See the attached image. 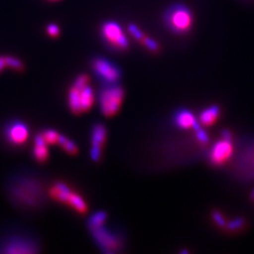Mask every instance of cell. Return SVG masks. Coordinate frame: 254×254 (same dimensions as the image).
<instances>
[{
	"label": "cell",
	"instance_id": "1",
	"mask_svg": "<svg viewBox=\"0 0 254 254\" xmlns=\"http://www.w3.org/2000/svg\"><path fill=\"white\" fill-rule=\"evenodd\" d=\"M163 18L167 27L177 34L188 32L194 21L190 9L183 4L171 6L165 11Z\"/></svg>",
	"mask_w": 254,
	"mask_h": 254
},
{
	"label": "cell",
	"instance_id": "2",
	"mask_svg": "<svg viewBox=\"0 0 254 254\" xmlns=\"http://www.w3.org/2000/svg\"><path fill=\"white\" fill-rule=\"evenodd\" d=\"M242 142L238 154L235 157L233 171L243 181L254 179V138Z\"/></svg>",
	"mask_w": 254,
	"mask_h": 254
},
{
	"label": "cell",
	"instance_id": "3",
	"mask_svg": "<svg viewBox=\"0 0 254 254\" xmlns=\"http://www.w3.org/2000/svg\"><path fill=\"white\" fill-rule=\"evenodd\" d=\"M12 195L20 203L27 206H35L42 200V190L37 182L22 180L16 182L12 188Z\"/></svg>",
	"mask_w": 254,
	"mask_h": 254
},
{
	"label": "cell",
	"instance_id": "4",
	"mask_svg": "<svg viewBox=\"0 0 254 254\" xmlns=\"http://www.w3.org/2000/svg\"><path fill=\"white\" fill-rule=\"evenodd\" d=\"M124 97V91L119 86H109L101 91L99 103L102 113L110 117L117 113Z\"/></svg>",
	"mask_w": 254,
	"mask_h": 254
},
{
	"label": "cell",
	"instance_id": "5",
	"mask_svg": "<svg viewBox=\"0 0 254 254\" xmlns=\"http://www.w3.org/2000/svg\"><path fill=\"white\" fill-rule=\"evenodd\" d=\"M101 33L104 40L114 49L125 50L128 47V39L118 23L107 21L101 27Z\"/></svg>",
	"mask_w": 254,
	"mask_h": 254
},
{
	"label": "cell",
	"instance_id": "6",
	"mask_svg": "<svg viewBox=\"0 0 254 254\" xmlns=\"http://www.w3.org/2000/svg\"><path fill=\"white\" fill-rule=\"evenodd\" d=\"M234 151L231 134L228 131H224L222 134V139L217 141L210 153L211 162L214 165H221L225 163L231 157Z\"/></svg>",
	"mask_w": 254,
	"mask_h": 254
},
{
	"label": "cell",
	"instance_id": "7",
	"mask_svg": "<svg viewBox=\"0 0 254 254\" xmlns=\"http://www.w3.org/2000/svg\"><path fill=\"white\" fill-rule=\"evenodd\" d=\"M92 69L103 81L108 83H115L118 81L121 76V72L118 67L103 58H97L93 60Z\"/></svg>",
	"mask_w": 254,
	"mask_h": 254
},
{
	"label": "cell",
	"instance_id": "8",
	"mask_svg": "<svg viewBox=\"0 0 254 254\" xmlns=\"http://www.w3.org/2000/svg\"><path fill=\"white\" fill-rule=\"evenodd\" d=\"M91 231L95 240L107 253H114L121 247V241L117 236L103 226L92 229Z\"/></svg>",
	"mask_w": 254,
	"mask_h": 254
},
{
	"label": "cell",
	"instance_id": "9",
	"mask_svg": "<svg viewBox=\"0 0 254 254\" xmlns=\"http://www.w3.org/2000/svg\"><path fill=\"white\" fill-rule=\"evenodd\" d=\"M6 136L11 143L16 145L23 144L28 137V128L23 123H12L6 129Z\"/></svg>",
	"mask_w": 254,
	"mask_h": 254
},
{
	"label": "cell",
	"instance_id": "10",
	"mask_svg": "<svg viewBox=\"0 0 254 254\" xmlns=\"http://www.w3.org/2000/svg\"><path fill=\"white\" fill-rule=\"evenodd\" d=\"M107 131L103 125H96L92 129V137H91V156L93 160H98L100 157L101 146L106 139Z\"/></svg>",
	"mask_w": 254,
	"mask_h": 254
},
{
	"label": "cell",
	"instance_id": "11",
	"mask_svg": "<svg viewBox=\"0 0 254 254\" xmlns=\"http://www.w3.org/2000/svg\"><path fill=\"white\" fill-rule=\"evenodd\" d=\"M35 247L31 241H27L22 238H16L14 240L9 241L5 246L4 253L7 254H32L36 253Z\"/></svg>",
	"mask_w": 254,
	"mask_h": 254
},
{
	"label": "cell",
	"instance_id": "12",
	"mask_svg": "<svg viewBox=\"0 0 254 254\" xmlns=\"http://www.w3.org/2000/svg\"><path fill=\"white\" fill-rule=\"evenodd\" d=\"M174 121L177 127H181L184 129L188 128H194L197 129L199 127V125L194 117V115L189 110H180L175 114Z\"/></svg>",
	"mask_w": 254,
	"mask_h": 254
},
{
	"label": "cell",
	"instance_id": "13",
	"mask_svg": "<svg viewBox=\"0 0 254 254\" xmlns=\"http://www.w3.org/2000/svg\"><path fill=\"white\" fill-rule=\"evenodd\" d=\"M79 101L81 111H87L91 109L93 104V91L88 84L79 89Z\"/></svg>",
	"mask_w": 254,
	"mask_h": 254
},
{
	"label": "cell",
	"instance_id": "14",
	"mask_svg": "<svg viewBox=\"0 0 254 254\" xmlns=\"http://www.w3.org/2000/svg\"><path fill=\"white\" fill-rule=\"evenodd\" d=\"M218 115L219 108L218 106H211L207 109L202 110V112L200 114V122L203 126L209 127L218 120Z\"/></svg>",
	"mask_w": 254,
	"mask_h": 254
},
{
	"label": "cell",
	"instance_id": "15",
	"mask_svg": "<svg viewBox=\"0 0 254 254\" xmlns=\"http://www.w3.org/2000/svg\"><path fill=\"white\" fill-rule=\"evenodd\" d=\"M50 193L56 200L68 202L72 191L70 190L69 188L66 185H64V183H57L52 188Z\"/></svg>",
	"mask_w": 254,
	"mask_h": 254
},
{
	"label": "cell",
	"instance_id": "16",
	"mask_svg": "<svg viewBox=\"0 0 254 254\" xmlns=\"http://www.w3.org/2000/svg\"><path fill=\"white\" fill-rule=\"evenodd\" d=\"M33 154L38 161H45L48 156V150L43 135L35 136V146L33 150Z\"/></svg>",
	"mask_w": 254,
	"mask_h": 254
},
{
	"label": "cell",
	"instance_id": "17",
	"mask_svg": "<svg viewBox=\"0 0 254 254\" xmlns=\"http://www.w3.org/2000/svg\"><path fill=\"white\" fill-rule=\"evenodd\" d=\"M69 105L72 111L74 113L81 112L80 101H79V89L74 86L71 89L69 93Z\"/></svg>",
	"mask_w": 254,
	"mask_h": 254
},
{
	"label": "cell",
	"instance_id": "18",
	"mask_svg": "<svg viewBox=\"0 0 254 254\" xmlns=\"http://www.w3.org/2000/svg\"><path fill=\"white\" fill-rule=\"evenodd\" d=\"M68 204H70L71 206H73V208L77 210L80 213H84L87 210V206L85 201L83 200L81 197L75 193L72 192L70 195V198L68 200Z\"/></svg>",
	"mask_w": 254,
	"mask_h": 254
},
{
	"label": "cell",
	"instance_id": "19",
	"mask_svg": "<svg viewBox=\"0 0 254 254\" xmlns=\"http://www.w3.org/2000/svg\"><path fill=\"white\" fill-rule=\"evenodd\" d=\"M106 218H107V214L105 212L103 211L96 212L93 216H91V218L89 220V226L91 228V230L103 226Z\"/></svg>",
	"mask_w": 254,
	"mask_h": 254
},
{
	"label": "cell",
	"instance_id": "20",
	"mask_svg": "<svg viewBox=\"0 0 254 254\" xmlns=\"http://www.w3.org/2000/svg\"><path fill=\"white\" fill-rule=\"evenodd\" d=\"M58 142L63 146L65 151H67L69 154H75L77 151V148L75 144L73 143V141L69 140L68 138H66L64 136H59V139Z\"/></svg>",
	"mask_w": 254,
	"mask_h": 254
},
{
	"label": "cell",
	"instance_id": "21",
	"mask_svg": "<svg viewBox=\"0 0 254 254\" xmlns=\"http://www.w3.org/2000/svg\"><path fill=\"white\" fill-rule=\"evenodd\" d=\"M42 135H43L44 139L46 140V144H52L55 142H58L59 136H60L55 130H51V129L46 130Z\"/></svg>",
	"mask_w": 254,
	"mask_h": 254
},
{
	"label": "cell",
	"instance_id": "22",
	"mask_svg": "<svg viewBox=\"0 0 254 254\" xmlns=\"http://www.w3.org/2000/svg\"><path fill=\"white\" fill-rule=\"evenodd\" d=\"M4 58H5L6 66H9L14 70H21L23 68V64L18 59L13 57H4Z\"/></svg>",
	"mask_w": 254,
	"mask_h": 254
},
{
	"label": "cell",
	"instance_id": "23",
	"mask_svg": "<svg viewBox=\"0 0 254 254\" xmlns=\"http://www.w3.org/2000/svg\"><path fill=\"white\" fill-rule=\"evenodd\" d=\"M88 82H89L88 75H86V74H80V75L77 76V78L75 79L73 86L76 87V88H78V89H81L82 87H84V86H86V85L88 84Z\"/></svg>",
	"mask_w": 254,
	"mask_h": 254
},
{
	"label": "cell",
	"instance_id": "24",
	"mask_svg": "<svg viewBox=\"0 0 254 254\" xmlns=\"http://www.w3.org/2000/svg\"><path fill=\"white\" fill-rule=\"evenodd\" d=\"M141 42L145 45L150 50H152V51H156V50H158V45L154 42V40H152V39H150L149 37L144 36L142 38V40H141Z\"/></svg>",
	"mask_w": 254,
	"mask_h": 254
},
{
	"label": "cell",
	"instance_id": "25",
	"mask_svg": "<svg viewBox=\"0 0 254 254\" xmlns=\"http://www.w3.org/2000/svg\"><path fill=\"white\" fill-rule=\"evenodd\" d=\"M129 31H130V33H131L133 36L136 38V40L141 41L142 38L144 37L143 33L141 32V30H140L138 27H136L135 25H130V26H129Z\"/></svg>",
	"mask_w": 254,
	"mask_h": 254
},
{
	"label": "cell",
	"instance_id": "26",
	"mask_svg": "<svg viewBox=\"0 0 254 254\" xmlns=\"http://www.w3.org/2000/svg\"><path fill=\"white\" fill-rule=\"evenodd\" d=\"M46 31L51 37H57L60 34V28L56 24H49L46 27Z\"/></svg>",
	"mask_w": 254,
	"mask_h": 254
},
{
	"label": "cell",
	"instance_id": "27",
	"mask_svg": "<svg viewBox=\"0 0 254 254\" xmlns=\"http://www.w3.org/2000/svg\"><path fill=\"white\" fill-rule=\"evenodd\" d=\"M195 130H196V133H197V137H198V139L200 140V142L205 143V142L208 141V136H207L206 133L202 129H200V127H198Z\"/></svg>",
	"mask_w": 254,
	"mask_h": 254
},
{
	"label": "cell",
	"instance_id": "28",
	"mask_svg": "<svg viewBox=\"0 0 254 254\" xmlns=\"http://www.w3.org/2000/svg\"><path fill=\"white\" fill-rule=\"evenodd\" d=\"M242 225H243V219H242V218H237L236 220L232 221V222L228 225V227H229V229H231V230H236V229L240 227V226H242Z\"/></svg>",
	"mask_w": 254,
	"mask_h": 254
},
{
	"label": "cell",
	"instance_id": "29",
	"mask_svg": "<svg viewBox=\"0 0 254 254\" xmlns=\"http://www.w3.org/2000/svg\"><path fill=\"white\" fill-rule=\"evenodd\" d=\"M214 218L217 221V223L219 225H223L224 224V219L218 214V213H214Z\"/></svg>",
	"mask_w": 254,
	"mask_h": 254
},
{
	"label": "cell",
	"instance_id": "30",
	"mask_svg": "<svg viewBox=\"0 0 254 254\" xmlns=\"http://www.w3.org/2000/svg\"><path fill=\"white\" fill-rule=\"evenodd\" d=\"M6 63H5V58L4 57H0V72L5 68Z\"/></svg>",
	"mask_w": 254,
	"mask_h": 254
},
{
	"label": "cell",
	"instance_id": "31",
	"mask_svg": "<svg viewBox=\"0 0 254 254\" xmlns=\"http://www.w3.org/2000/svg\"><path fill=\"white\" fill-rule=\"evenodd\" d=\"M51 1H57V0H51Z\"/></svg>",
	"mask_w": 254,
	"mask_h": 254
}]
</instances>
